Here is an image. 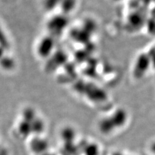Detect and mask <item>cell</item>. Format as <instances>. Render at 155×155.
Instances as JSON below:
<instances>
[{
	"mask_svg": "<svg viewBox=\"0 0 155 155\" xmlns=\"http://www.w3.org/2000/svg\"><path fill=\"white\" fill-rule=\"evenodd\" d=\"M151 153L154 155H155V142L154 143H153L152 145H151Z\"/></svg>",
	"mask_w": 155,
	"mask_h": 155,
	"instance_id": "6da1fadb",
	"label": "cell"
},
{
	"mask_svg": "<svg viewBox=\"0 0 155 155\" xmlns=\"http://www.w3.org/2000/svg\"><path fill=\"white\" fill-rule=\"evenodd\" d=\"M113 155H124V154H122L121 153H116Z\"/></svg>",
	"mask_w": 155,
	"mask_h": 155,
	"instance_id": "7a4b0ae2",
	"label": "cell"
}]
</instances>
